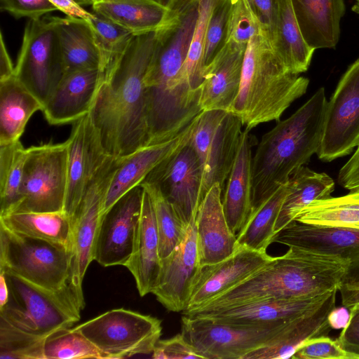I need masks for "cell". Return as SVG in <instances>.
Returning a JSON list of instances; mask_svg holds the SVG:
<instances>
[{"instance_id":"1","label":"cell","mask_w":359,"mask_h":359,"mask_svg":"<svg viewBox=\"0 0 359 359\" xmlns=\"http://www.w3.org/2000/svg\"><path fill=\"white\" fill-rule=\"evenodd\" d=\"M157 31L134 35L122 59L102 74L89 112L105 154L122 158L149 144L144 80Z\"/></svg>"},{"instance_id":"2","label":"cell","mask_w":359,"mask_h":359,"mask_svg":"<svg viewBox=\"0 0 359 359\" xmlns=\"http://www.w3.org/2000/svg\"><path fill=\"white\" fill-rule=\"evenodd\" d=\"M349 263L334 256L290 247L285 254L274 257L241 283L191 311L268 299H296L323 295L339 289Z\"/></svg>"},{"instance_id":"3","label":"cell","mask_w":359,"mask_h":359,"mask_svg":"<svg viewBox=\"0 0 359 359\" xmlns=\"http://www.w3.org/2000/svg\"><path fill=\"white\" fill-rule=\"evenodd\" d=\"M327 100L320 88L289 118L264 134L252 160V211L316 154Z\"/></svg>"},{"instance_id":"4","label":"cell","mask_w":359,"mask_h":359,"mask_svg":"<svg viewBox=\"0 0 359 359\" xmlns=\"http://www.w3.org/2000/svg\"><path fill=\"white\" fill-rule=\"evenodd\" d=\"M309 80L290 72L264 34L248 42L238 95L231 111L245 130L279 121L283 113L306 92Z\"/></svg>"},{"instance_id":"5","label":"cell","mask_w":359,"mask_h":359,"mask_svg":"<svg viewBox=\"0 0 359 359\" xmlns=\"http://www.w3.org/2000/svg\"><path fill=\"white\" fill-rule=\"evenodd\" d=\"M4 273L9 299L0 309V319L42 337L71 327L80 320L83 308L70 287L50 290L12 273Z\"/></svg>"},{"instance_id":"6","label":"cell","mask_w":359,"mask_h":359,"mask_svg":"<svg viewBox=\"0 0 359 359\" xmlns=\"http://www.w3.org/2000/svg\"><path fill=\"white\" fill-rule=\"evenodd\" d=\"M70 262L69 246L27 236L0 224V270L57 291L70 287Z\"/></svg>"},{"instance_id":"7","label":"cell","mask_w":359,"mask_h":359,"mask_svg":"<svg viewBox=\"0 0 359 359\" xmlns=\"http://www.w3.org/2000/svg\"><path fill=\"white\" fill-rule=\"evenodd\" d=\"M74 328L97 348L102 359L152 353L162 334L158 318L123 308L106 311Z\"/></svg>"},{"instance_id":"8","label":"cell","mask_w":359,"mask_h":359,"mask_svg":"<svg viewBox=\"0 0 359 359\" xmlns=\"http://www.w3.org/2000/svg\"><path fill=\"white\" fill-rule=\"evenodd\" d=\"M242 126L230 111L205 110L198 116L189 143L201 168V201L216 183L223 191L240 146Z\"/></svg>"},{"instance_id":"9","label":"cell","mask_w":359,"mask_h":359,"mask_svg":"<svg viewBox=\"0 0 359 359\" xmlns=\"http://www.w3.org/2000/svg\"><path fill=\"white\" fill-rule=\"evenodd\" d=\"M67 175V140L28 147L19 201L12 212L64 211Z\"/></svg>"},{"instance_id":"10","label":"cell","mask_w":359,"mask_h":359,"mask_svg":"<svg viewBox=\"0 0 359 359\" xmlns=\"http://www.w3.org/2000/svg\"><path fill=\"white\" fill-rule=\"evenodd\" d=\"M14 74L44 107L64 74L55 16L27 22Z\"/></svg>"},{"instance_id":"11","label":"cell","mask_w":359,"mask_h":359,"mask_svg":"<svg viewBox=\"0 0 359 359\" xmlns=\"http://www.w3.org/2000/svg\"><path fill=\"white\" fill-rule=\"evenodd\" d=\"M289 323L268 327L240 326L183 314L182 333L205 359H243L252 351L269 344Z\"/></svg>"},{"instance_id":"12","label":"cell","mask_w":359,"mask_h":359,"mask_svg":"<svg viewBox=\"0 0 359 359\" xmlns=\"http://www.w3.org/2000/svg\"><path fill=\"white\" fill-rule=\"evenodd\" d=\"M358 144L359 58L348 67L327 101L316 154L330 162L350 154Z\"/></svg>"},{"instance_id":"13","label":"cell","mask_w":359,"mask_h":359,"mask_svg":"<svg viewBox=\"0 0 359 359\" xmlns=\"http://www.w3.org/2000/svg\"><path fill=\"white\" fill-rule=\"evenodd\" d=\"M118 158L111 157L88 187L72 219L69 284L83 308V280L93 261V249L101 217L103 197Z\"/></svg>"},{"instance_id":"14","label":"cell","mask_w":359,"mask_h":359,"mask_svg":"<svg viewBox=\"0 0 359 359\" xmlns=\"http://www.w3.org/2000/svg\"><path fill=\"white\" fill-rule=\"evenodd\" d=\"M144 182L158 188L184 225L196 215L201 201L202 172L189 142L156 166Z\"/></svg>"},{"instance_id":"15","label":"cell","mask_w":359,"mask_h":359,"mask_svg":"<svg viewBox=\"0 0 359 359\" xmlns=\"http://www.w3.org/2000/svg\"><path fill=\"white\" fill-rule=\"evenodd\" d=\"M142 195L143 187L138 185L101 215L93 249V260L101 266H126L128 262L141 215Z\"/></svg>"},{"instance_id":"16","label":"cell","mask_w":359,"mask_h":359,"mask_svg":"<svg viewBox=\"0 0 359 359\" xmlns=\"http://www.w3.org/2000/svg\"><path fill=\"white\" fill-rule=\"evenodd\" d=\"M68 144V175L64 212L72 219L88 187L112 156L104 151L89 114L74 123Z\"/></svg>"},{"instance_id":"17","label":"cell","mask_w":359,"mask_h":359,"mask_svg":"<svg viewBox=\"0 0 359 359\" xmlns=\"http://www.w3.org/2000/svg\"><path fill=\"white\" fill-rule=\"evenodd\" d=\"M196 216L187 226L180 243L167 257L161 259V271L152 294L170 311L183 312L187 309L193 286L201 269Z\"/></svg>"},{"instance_id":"18","label":"cell","mask_w":359,"mask_h":359,"mask_svg":"<svg viewBox=\"0 0 359 359\" xmlns=\"http://www.w3.org/2000/svg\"><path fill=\"white\" fill-rule=\"evenodd\" d=\"M197 118L175 137L147 145L128 156L118 158L103 197L101 215L124 194L140 185L160 163L189 142Z\"/></svg>"},{"instance_id":"19","label":"cell","mask_w":359,"mask_h":359,"mask_svg":"<svg viewBox=\"0 0 359 359\" xmlns=\"http://www.w3.org/2000/svg\"><path fill=\"white\" fill-rule=\"evenodd\" d=\"M332 292V291H331ZM328 292L323 295L296 299H268L221 309L183 313L240 326L268 327L287 323L320 306Z\"/></svg>"},{"instance_id":"20","label":"cell","mask_w":359,"mask_h":359,"mask_svg":"<svg viewBox=\"0 0 359 359\" xmlns=\"http://www.w3.org/2000/svg\"><path fill=\"white\" fill-rule=\"evenodd\" d=\"M273 259L266 252L239 246L226 259L202 266L193 286L188 306L183 313L200 308L241 283Z\"/></svg>"},{"instance_id":"21","label":"cell","mask_w":359,"mask_h":359,"mask_svg":"<svg viewBox=\"0 0 359 359\" xmlns=\"http://www.w3.org/2000/svg\"><path fill=\"white\" fill-rule=\"evenodd\" d=\"M222 190L213 184L201 201L196 216L200 264L218 263L238 249L237 236L229 229L223 210Z\"/></svg>"},{"instance_id":"22","label":"cell","mask_w":359,"mask_h":359,"mask_svg":"<svg viewBox=\"0 0 359 359\" xmlns=\"http://www.w3.org/2000/svg\"><path fill=\"white\" fill-rule=\"evenodd\" d=\"M102 77L97 69L64 74L41 111L48 123L54 126L74 123L88 115Z\"/></svg>"},{"instance_id":"23","label":"cell","mask_w":359,"mask_h":359,"mask_svg":"<svg viewBox=\"0 0 359 359\" xmlns=\"http://www.w3.org/2000/svg\"><path fill=\"white\" fill-rule=\"evenodd\" d=\"M245 48L226 41L205 67L200 97L202 111H231L239 90Z\"/></svg>"},{"instance_id":"24","label":"cell","mask_w":359,"mask_h":359,"mask_svg":"<svg viewBox=\"0 0 359 359\" xmlns=\"http://www.w3.org/2000/svg\"><path fill=\"white\" fill-rule=\"evenodd\" d=\"M289 248L359 262V229L319 226L292 221L272 239Z\"/></svg>"},{"instance_id":"25","label":"cell","mask_w":359,"mask_h":359,"mask_svg":"<svg viewBox=\"0 0 359 359\" xmlns=\"http://www.w3.org/2000/svg\"><path fill=\"white\" fill-rule=\"evenodd\" d=\"M337 292L338 289L332 290L320 306L289 323L269 344L252 351L243 359L292 358L306 341L328 336L332 327L327 317L335 307Z\"/></svg>"},{"instance_id":"26","label":"cell","mask_w":359,"mask_h":359,"mask_svg":"<svg viewBox=\"0 0 359 359\" xmlns=\"http://www.w3.org/2000/svg\"><path fill=\"white\" fill-rule=\"evenodd\" d=\"M125 266L134 277L141 297L152 293L158 280L161 264L153 203L144 187L142 211L133 248Z\"/></svg>"},{"instance_id":"27","label":"cell","mask_w":359,"mask_h":359,"mask_svg":"<svg viewBox=\"0 0 359 359\" xmlns=\"http://www.w3.org/2000/svg\"><path fill=\"white\" fill-rule=\"evenodd\" d=\"M255 141L249 130L243 131L222 200L226 220L236 236L252 212V148Z\"/></svg>"},{"instance_id":"28","label":"cell","mask_w":359,"mask_h":359,"mask_svg":"<svg viewBox=\"0 0 359 359\" xmlns=\"http://www.w3.org/2000/svg\"><path fill=\"white\" fill-rule=\"evenodd\" d=\"M306 43L313 49L332 48L338 43L344 0H291Z\"/></svg>"},{"instance_id":"29","label":"cell","mask_w":359,"mask_h":359,"mask_svg":"<svg viewBox=\"0 0 359 359\" xmlns=\"http://www.w3.org/2000/svg\"><path fill=\"white\" fill-rule=\"evenodd\" d=\"M90 6L93 13L134 35L158 31L172 13L157 0H91Z\"/></svg>"},{"instance_id":"30","label":"cell","mask_w":359,"mask_h":359,"mask_svg":"<svg viewBox=\"0 0 359 359\" xmlns=\"http://www.w3.org/2000/svg\"><path fill=\"white\" fill-rule=\"evenodd\" d=\"M43 103L15 75L0 79V146L20 141L26 125Z\"/></svg>"},{"instance_id":"31","label":"cell","mask_w":359,"mask_h":359,"mask_svg":"<svg viewBox=\"0 0 359 359\" xmlns=\"http://www.w3.org/2000/svg\"><path fill=\"white\" fill-rule=\"evenodd\" d=\"M55 30L64 74L99 68V55L89 21L76 17H55Z\"/></svg>"},{"instance_id":"32","label":"cell","mask_w":359,"mask_h":359,"mask_svg":"<svg viewBox=\"0 0 359 359\" xmlns=\"http://www.w3.org/2000/svg\"><path fill=\"white\" fill-rule=\"evenodd\" d=\"M272 48L287 69L296 74L307 71L315 51L305 41L291 0H278Z\"/></svg>"},{"instance_id":"33","label":"cell","mask_w":359,"mask_h":359,"mask_svg":"<svg viewBox=\"0 0 359 359\" xmlns=\"http://www.w3.org/2000/svg\"><path fill=\"white\" fill-rule=\"evenodd\" d=\"M287 187L276 222L275 235L294 221L297 214L311 202L330 197L334 182L325 172H317L303 165L290 177Z\"/></svg>"},{"instance_id":"34","label":"cell","mask_w":359,"mask_h":359,"mask_svg":"<svg viewBox=\"0 0 359 359\" xmlns=\"http://www.w3.org/2000/svg\"><path fill=\"white\" fill-rule=\"evenodd\" d=\"M0 224L32 238L70 248L72 219L64 212H20L0 216Z\"/></svg>"},{"instance_id":"35","label":"cell","mask_w":359,"mask_h":359,"mask_svg":"<svg viewBox=\"0 0 359 359\" xmlns=\"http://www.w3.org/2000/svg\"><path fill=\"white\" fill-rule=\"evenodd\" d=\"M294 221L319 226L359 229V190L339 197L311 202L295 216Z\"/></svg>"},{"instance_id":"36","label":"cell","mask_w":359,"mask_h":359,"mask_svg":"<svg viewBox=\"0 0 359 359\" xmlns=\"http://www.w3.org/2000/svg\"><path fill=\"white\" fill-rule=\"evenodd\" d=\"M288 191L287 182L252 211L237 234L239 246L266 252L275 236L274 228L283 201Z\"/></svg>"},{"instance_id":"37","label":"cell","mask_w":359,"mask_h":359,"mask_svg":"<svg viewBox=\"0 0 359 359\" xmlns=\"http://www.w3.org/2000/svg\"><path fill=\"white\" fill-rule=\"evenodd\" d=\"M27 156L20 141L0 146V216L12 212L18 203Z\"/></svg>"},{"instance_id":"38","label":"cell","mask_w":359,"mask_h":359,"mask_svg":"<svg viewBox=\"0 0 359 359\" xmlns=\"http://www.w3.org/2000/svg\"><path fill=\"white\" fill-rule=\"evenodd\" d=\"M93 13L94 18L89 22L99 55L98 70L103 74L122 59L134 34L108 19Z\"/></svg>"},{"instance_id":"39","label":"cell","mask_w":359,"mask_h":359,"mask_svg":"<svg viewBox=\"0 0 359 359\" xmlns=\"http://www.w3.org/2000/svg\"><path fill=\"white\" fill-rule=\"evenodd\" d=\"M140 185L147 191L153 203L158 236L159 257L163 259L180 243L187 226L183 224L156 186L144 182Z\"/></svg>"},{"instance_id":"40","label":"cell","mask_w":359,"mask_h":359,"mask_svg":"<svg viewBox=\"0 0 359 359\" xmlns=\"http://www.w3.org/2000/svg\"><path fill=\"white\" fill-rule=\"evenodd\" d=\"M43 355L44 359H102L97 348L74 327L48 334L43 341Z\"/></svg>"},{"instance_id":"41","label":"cell","mask_w":359,"mask_h":359,"mask_svg":"<svg viewBox=\"0 0 359 359\" xmlns=\"http://www.w3.org/2000/svg\"><path fill=\"white\" fill-rule=\"evenodd\" d=\"M218 0H198V16L182 74L193 92L201 93L204 72L203 53L207 26Z\"/></svg>"},{"instance_id":"42","label":"cell","mask_w":359,"mask_h":359,"mask_svg":"<svg viewBox=\"0 0 359 359\" xmlns=\"http://www.w3.org/2000/svg\"><path fill=\"white\" fill-rule=\"evenodd\" d=\"M44 338L0 319V358L44 359Z\"/></svg>"},{"instance_id":"43","label":"cell","mask_w":359,"mask_h":359,"mask_svg":"<svg viewBox=\"0 0 359 359\" xmlns=\"http://www.w3.org/2000/svg\"><path fill=\"white\" fill-rule=\"evenodd\" d=\"M260 34L267 37L248 0H232L225 42L232 41L247 46L253 36Z\"/></svg>"},{"instance_id":"44","label":"cell","mask_w":359,"mask_h":359,"mask_svg":"<svg viewBox=\"0 0 359 359\" xmlns=\"http://www.w3.org/2000/svg\"><path fill=\"white\" fill-rule=\"evenodd\" d=\"M231 3L232 0H218L212 10L206 29L203 53L204 67L212 61L225 43Z\"/></svg>"},{"instance_id":"45","label":"cell","mask_w":359,"mask_h":359,"mask_svg":"<svg viewBox=\"0 0 359 359\" xmlns=\"http://www.w3.org/2000/svg\"><path fill=\"white\" fill-rule=\"evenodd\" d=\"M293 359H353L336 340L328 336L311 339L303 344L292 355Z\"/></svg>"},{"instance_id":"46","label":"cell","mask_w":359,"mask_h":359,"mask_svg":"<svg viewBox=\"0 0 359 359\" xmlns=\"http://www.w3.org/2000/svg\"><path fill=\"white\" fill-rule=\"evenodd\" d=\"M151 357L154 359H205L182 333L167 339H159Z\"/></svg>"},{"instance_id":"47","label":"cell","mask_w":359,"mask_h":359,"mask_svg":"<svg viewBox=\"0 0 359 359\" xmlns=\"http://www.w3.org/2000/svg\"><path fill=\"white\" fill-rule=\"evenodd\" d=\"M0 8L16 19L38 20L58 8L48 0H0Z\"/></svg>"},{"instance_id":"48","label":"cell","mask_w":359,"mask_h":359,"mask_svg":"<svg viewBox=\"0 0 359 359\" xmlns=\"http://www.w3.org/2000/svg\"><path fill=\"white\" fill-rule=\"evenodd\" d=\"M349 311V321L336 341L353 359H359V304Z\"/></svg>"},{"instance_id":"49","label":"cell","mask_w":359,"mask_h":359,"mask_svg":"<svg viewBox=\"0 0 359 359\" xmlns=\"http://www.w3.org/2000/svg\"><path fill=\"white\" fill-rule=\"evenodd\" d=\"M248 1L271 44L277 20L278 0H248Z\"/></svg>"},{"instance_id":"50","label":"cell","mask_w":359,"mask_h":359,"mask_svg":"<svg viewBox=\"0 0 359 359\" xmlns=\"http://www.w3.org/2000/svg\"><path fill=\"white\" fill-rule=\"evenodd\" d=\"M339 185L349 191L359 190V144L338 173Z\"/></svg>"},{"instance_id":"51","label":"cell","mask_w":359,"mask_h":359,"mask_svg":"<svg viewBox=\"0 0 359 359\" xmlns=\"http://www.w3.org/2000/svg\"><path fill=\"white\" fill-rule=\"evenodd\" d=\"M54 4L60 11L67 16L76 17L90 21L94 18V13L85 10L75 0H48Z\"/></svg>"},{"instance_id":"52","label":"cell","mask_w":359,"mask_h":359,"mask_svg":"<svg viewBox=\"0 0 359 359\" xmlns=\"http://www.w3.org/2000/svg\"><path fill=\"white\" fill-rule=\"evenodd\" d=\"M338 291L340 292L342 306L348 309L359 304V281L341 284Z\"/></svg>"},{"instance_id":"53","label":"cell","mask_w":359,"mask_h":359,"mask_svg":"<svg viewBox=\"0 0 359 359\" xmlns=\"http://www.w3.org/2000/svg\"><path fill=\"white\" fill-rule=\"evenodd\" d=\"M350 318V311L346 306L334 307L329 313L327 320L332 329L344 328Z\"/></svg>"},{"instance_id":"54","label":"cell","mask_w":359,"mask_h":359,"mask_svg":"<svg viewBox=\"0 0 359 359\" xmlns=\"http://www.w3.org/2000/svg\"><path fill=\"white\" fill-rule=\"evenodd\" d=\"M13 65L9 53L8 51L3 33L0 34V79L8 76L14 74Z\"/></svg>"},{"instance_id":"55","label":"cell","mask_w":359,"mask_h":359,"mask_svg":"<svg viewBox=\"0 0 359 359\" xmlns=\"http://www.w3.org/2000/svg\"><path fill=\"white\" fill-rule=\"evenodd\" d=\"M357 281H359V262L349 263L341 285L350 284Z\"/></svg>"},{"instance_id":"56","label":"cell","mask_w":359,"mask_h":359,"mask_svg":"<svg viewBox=\"0 0 359 359\" xmlns=\"http://www.w3.org/2000/svg\"><path fill=\"white\" fill-rule=\"evenodd\" d=\"M9 299V290L5 273L0 271V309L4 307Z\"/></svg>"},{"instance_id":"57","label":"cell","mask_w":359,"mask_h":359,"mask_svg":"<svg viewBox=\"0 0 359 359\" xmlns=\"http://www.w3.org/2000/svg\"><path fill=\"white\" fill-rule=\"evenodd\" d=\"M81 6L91 5V0H75Z\"/></svg>"},{"instance_id":"58","label":"cell","mask_w":359,"mask_h":359,"mask_svg":"<svg viewBox=\"0 0 359 359\" xmlns=\"http://www.w3.org/2000/svg\"><path fill=\"white\" fill-rule=\"evenodd\" d=\"M352 11L359 14V0H356L355 4L352 6Z\"/></svg>"},{"instance_id":"59","label":"cell","mask_w":359,"mask_h":359,"mask_svg":"<svg viewBox=\"0 0 359 359\" xmlns=\"http://www.w3.org/2000/svg\"><path fill=\"white\" fill-rule=\"evenodd\" d=\"M157 1L168 8L170 6V4H172V2L173 1V0H157Z\"/></svg>"}]
</instances>
